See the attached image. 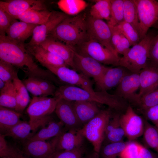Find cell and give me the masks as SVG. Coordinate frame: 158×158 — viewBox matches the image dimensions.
Returning <instances> with one entry per match:
<instances>
[{"mask_svg":"<svg viewBox=\"0 0 158 158\" xmlns=\"http://www.w3.org/2000/svg\"><path fill=\"white\" fill-rule=\"evenodd\" d=\"M120 115L119 112L113 113L107 126L105 135L120 125Z\"/></svg>","mask_w":158,"mask_h":158,"instance_id":"50","label":"cell"},{"mask_svg":"<svg viewBox=\"0 0 158 158\" xmlns=\"http://www.w3.org/2000/svg\"><path fill=\"white\" fill-rule=\"evenodd\" d=\"M16 90L13 82L5 83L0 90V106L15 109L16 107Z\"/></svg>","mask_w":158,"mask_h":158,"instance_id":"31","label":"cell"},{"mask_svg":"<svg viewBox=\"0 0 158 158\" xmlns=\"http://www.w3.org/2000/svg\"><path fill=\"white\" fill-rule=\"evenodd\" d=\"M29 53L43 66L50 65L56 66H68L61 57L44 49L40 45L25 44Z\"/></svg>","mask_w":158,"mask_h":158,"instance_id":"22","label":"cell"},{"mask_svg":"<svg viewBox=\"0 0 158 158\" xmlns=\"http://www.w3.org/2000/svg\"><path fill=\"white\" fill-rule=\"evenodd\" d=\"M15 19L0 8V35H6V31Z\"/></svg>","mask_w":158,"mask_h":158,"instance_id":"44","label":"cell"},{"mask_svg":"<svg viewBox=\"0 0 158 158\" xmlns=\"http://www.w3.org/2000/svg\"><path fill=\"white\" fill-rule=\"evenodd\" d=\"M39 45L61 57L68 66L76 71L73 62V47L51 37H47Z\"/></svg>","mask_w":158,"mask_h":158,"instance_id":"21","label":"cell"},{"mask_svg":"<svg viewBox=\"0 0 158 158\" xmlns=\"http://www.w3.org/2000/svg\"><path fill=\"white\" fill-rule=\"evenodd\" d=\"M15 19L6 32L10 39L17 43L24 44V42L32 35L34 29L37 25L18 21Z\"/></svg>","mask_w":158,"mask_h":158,"instance_id":"23","label":"cell"},{"mask_svg":"<svg viewBox=\"0 0 158 158\" xmlns=\"http://www.w3.org/2000/svg\"><path fill=\"white\" fill-rule=\"evenodd\" d=\"M85 152L83 145L71 151L56 150L48 158H83Z\"/></svg>","mask_w":158,"mask_h":158,"instance_id":"40","label":"cell"},{"mask_svg":"<svg viewBox=\"0 0 158 158\" xmlns=\"http://www.w3.org/2000/svg\"><path fill=\"white\" fill-rule=\"evenodd\" d=\"M158 104V88L143 96L140 99L138 105L143 111Z\"/></svg>","mask_w":158,"mask_h":158,"instance_id":"42","label":"cell"},{"mask_svg":"<svg viewBox=\"0 0 158 158\" xmlns=\"http://www.w3.org/2000/svg\"><path fill=\"white\" fill-rule=\"evenodd\" d=\"M109 109L101 110L78 131L92 144L94 151L99 153L105 136L106 128L113 114Z\"/></svg>","mask_w":158,"mask_h":158,"instance_id":"5","label":"cell"},{"mask_svg":"<svg viewBox=\"0 0 158 158\" xmlns=\"http://www.w3.org/2000/svg\"><path fill=\"white\" fill-rule=\"evenodd\" d=\"M55 111L67 130L78 131L83 126L75 113L73 101L59 99Z\"/></svg>","mask_w":158,"mask_h":158,"instance_id":"14","label":"cell"},{"mask_svg":"<svg viewBox=\"0 0 158 158\" xmlns=\"http://www.w3.org/2000/svg\"><path fill=\"white\" fill-rule=\"evenodd\" d=\"M33 78L38 84L43 92L44 96L52 95L54 97L57 88L54 83L45 79L38 78Z\"/></svg>","mask_w":158,"mask_h":158,"instance_id":"43","label":"cell"},{"mask_svg":"<svg viewBox=\"0 0 158 158\" xmlns=\"http://www.w3.org/2000/svg\"><path fill=\"white\" fill-rule=\"evenodd\" d=\"M21 113L10 109L0 106V130L1 134L20 123Z\"/></svg>","mask_w":158,"mask_h":158,"instance_id":"27","label":"cell"},{"mask_svg":"<svg viewBox=\"0 0 158 158\" xmlns=\"http://www.w3.org/2000/svg\"><path fill=\"white\" fill-rule=\"evenodd\" d=\"M69 16L63 12L51 11L47 21L35 27L30 40L26 44L30 46L39 45L46 39L60 23Z\"/></svg>","mask_w":158,"mask_h":158,"instance_id":"15","label":"cell"},{"mask_svg":"<svg viewBox=\"0 0 158 158\" xmlns=\"http://www.w3.org/2000/svg\"><path fill=\"white\" fill-rule=\"evenodd\" d=\"M58 100L55 97L34 96L27 109L29 122L32 123L51 115L55 111Z\"/></svg>","mask_w":158,"mask_h":158,"instance_id":"11","label":"cell"},{"mask_svg":"<svg viewBox=\"0 0 158 158\" xmlns=\"http://www.w3.org/2000/svg\"><path fill=\"white\" fill-rule=\"evenodd\" d=\"M54 97L58 99H63L72 101L94 102L107 105L119 113L126 110L128 105L126 101L114 94H111L107 91L90 92L78 87L68 84L59 86Z\"/></svg>","mask_w":158,"mask_h":158,"instance_id":"1","label":"cell"},{"mask_svg":"<svg viewBox=\"0 0 158 158\" xmlns=\"http://www.w3.org/2000/svg\"><path fill=\"white\" fill-rule=\"evenodd\" d=\"M124 137V131L120 125L105 135L103 144L105 145L123 141Z\"/></svg>","mask_w":158,"mask_h":158,"instance_id":"41","label":"cell"},{"mask_svg":"<svg viewBox=\"0 0 158 158\" xmlns=\"http://www.w3.org/2000/svg\"><path fill=\"white\" fill-rule=\"evenodd\" d=\"M140 86L139 73H131L123 78L117 87L114 94L127 102L139 105L140 99L137 92Z\"/></svg>","mask_w":158,"mask_h":158,"instance_id":"13","label":"cell"},{"mask_svg":"<svg viewBox=\"0 0 158 158\" xmlns=\"http://www.w3.org/2000/svg\"><path fill=\"white\" fill-rule=\"evenodd\" d=\"M25 44L14 42L6 35H0V59L20 68L26 76L35 77L41 68L35 62Z\"/></svg>","mask_w":158,"mask_h":158,"instance_id":"2","label":"cell"},{"mask_svg":"<svg viewBox=\"0 0 158 158\" xmlns=\"http://www.w3.org/2000/svg\"><path fill=\"white\" fill-rule=\"evenodd\" d=\"M137 7L140 40L151 26L158 22V1L134 0Z\"/></svg>","mask_w":158,"mask_h":158,"instance_id":"6","label":"cell"},{"mask_svg":"<svg viewBox=\"0 0 158 158\" xmlns=\"http://www.w3.org/2000/svg\"><path fill=\"white\" fill-rule=\"evenodd\" d=\"M142 145L134 141L129 143L122 154L121 158H137Z\"/></svg>","mask_w":158,"mask_h":158,"instance_id":"45","label":"cell"},{"mask_svg":"<svg viewBox=\"0 0 158 158\" xmlns=\"http://www.w3.org/2000/svg\"><path fill=\"white\" fill-rule=\"evenodd\" d=\"M44 2L40 0L0 1V8L14 18L29 10L47 9Z\"/></svg>","mask_w":158,"mask_h":158,"instance_id":"19","label":"cell"},{"mask_svg":"<svg viewBox=\"0 0 158 158\" xmlns=\"http://www.w3.org/2000/svg\"><path fill=\"white\" fill-rule=\"evenodd\" d=\"M51 11L46 9H31L27 11L14 18L26 23L41 25L47 20Z\"/></svg>","mask_w":158,"mask_h":158,"instance_id":"28","label":"cell"},{"mask_svg":"<svg viewBox=\"0 0 158 158\" xmlns=\"http://www.w3.org/2000/svg\"><path fill=\"white\" fill-rule=\"evenodd\" d=\"M85 158H99V153L94 151L88 154Z\"/></svg>","mask_w":158,"mask_h":158,"instance_id":"53","label":"cell"},{"mask_svg":"<svg viewBox=\"0 0 158 158\" xmlns=\"http://www.w3.org/2000/svg\"><path fill=\"white\" fill-rule=\"evenodd\" d=\"M154 36L152 33H147L120 58L118 66L124 67L132 73H139L147 65L150 45Z\"/></svg>","mask_w":158,"mask_h":158,"instance_id":"4","label":"cell"},{"mask_svg":"<svg viewBox=\"0 0 158 158\" xmlns=\"http://www.w3.org/2000/svg\"><path fill=\"white\" fill-rule=\"evenodd\" d=\"M147 120L158 128V104L151 107L143 111Z\"/></svg>","mask_w":158,"mask_h":158,"instance_id":"47","label":"cell"},{"mask_svg":"<svg viewBox=\"0 0 158 158\" xmlns=\"http://www.w3.org/2000/svg\"><path fill=\"white\" fill-rule=\"evenodd\" d=\"M130 46L127 39L123 34L121 39L115 48L116 52L123 56L126 54L129 51Z\"/></svg>","mask_w":158,"mask_h":158,"instance_id":"49","label":"cell"},{"mask_svg":"<svg viewBox=\"0 0 158 158\" xmlns=\"http://www.w3.org/2000/svg\"><path fill=\"white\" fill-rule=\"evenodd\" d=\"M44 67L64 84L77 86L90 92L95 91L93 88V83L89 78L68 66L47 65Z\"/></svg>","mask_w":158,"mask_h":158,"instance_id":"8","label":"cell"},{"mask_svg":"<svg viewBox=\"0 0 158 158\" xmlns=\"http://www.w3.org/2000/svg\"><path fill=\"white\" fill-rule=\"evenodd\" d=\"M126 68L121 66L108 67L101 79L95 83L96 91H107L117 87L123 78L130 73Z\"/></svg>","mask_w":158,"mask_h":158,"instance_id":"20","label":"cell"},{"mask_svg":"<svg viewBox=\"0 0 158 158\" xmlns=\"http://www.w3.org/2000/svg\"><path fill=\"white\" fill-rule=\"evenodd\" d=\"M16 93V107L15 111L21 113L30 101L28 91L18 78L13 80Z\"/></svg>","mask_w":158,"mask_h":158,"instance_id":"29","label":"cell"},{"mask_svg":"<svg viewBox=\"0 0 158 158\" xmlns=\"http://www.w3.org/2000/svg\"><path fill=\"white\" fill-rule=\"evenodd\" d=\"M111 16L108 24L115 26L124 21V0H110Z\"/></svg>","mask_w":158,"mask_h":158,"instance_id":"37","label":"cell"},{"mask_svg":"<svg viewBox=\"0 0 158 158\" xmlns=\"http://www.w3.org/2000/svg\"><path fill=\"white\" fill-rule=\"evenodd\" d=\"M87 20L85 13L69 16L60 23L48 37L74 48L75 46H81L88 39Z\"/></svg>","mask_w":158,"mask_h":158,"instance_id":"3","label":"cell"},{"mask_svg":"<svg viewBox=\"0 0 158 158\" xmlns=\"http://www.w3.org/2000/svg\"><path fill=\"white\" fill-rule=\"evenodd\" d=\"M67 130L64 125L61 121H54L53 120L47 125L41 128V129L25 141L35 140H46L58 136Z\"/></svg>","mask_w":158,"mask_h":158,"instance_id":"26","label":"cell"},{"mask_svg":"<svg viewBox=\"0 0 158 158\" xmlns=\"http://www.w3.org/2000/svg\"><path fill=\"white\" fill-rule=\"evenodd\" d=\"M129 141H123L102 145L99 153V158H119L128 146Z\"/></svg>","mask_w":158,"mask_h":158,"instance_id":"30","label":"cell"},{"mask_svg":"<svg viewBox=\"0 0 158 158\" xmlns=\"http://www.w3.org/2000/svg\"><path fill=\"white\" fill-rule=\"evenodd\" d=\"M73 62L76 71L90 78L95 83L103 76L108 67L92 58L78 52L73 48Z\"/></svg>","mask_w":158,"mask_h":158,"instance_id":"9","label":"cell"},{"mask_svg":"<svg viewBox=\"0 0 158 158\" xmlns=\"http://www.w3.org/2000/svg\"><path fill=\"white\" fill-rule=\"evenodd\" d=\"M18 78L15 66L11 64L0 59V79L5 83L13 82Z\"/></svg>","mask_w":158,"mask_h":158,"instance_id":"39","label":"cell"},{"mask_svg":"<svg viewBox=\"0 0 158 158\" xmlns=\"http://www.w3.org/2000/svg\"><path fill=\"white\" fill-rule=\"evenodd\" d=\"M97 103L88 101H73L74 109L79 121L83 126L96 116L101 110Z\"/></svg>","mask_w":158,"mask_h":158,"instance_id":"24","label":"cell"},{"mask_svg":"<svg viewBox=\"0 0 158 158\" xmlns=\"http://www.w3.org/2000/svg\"><path fill=\"white\" fill-rule=\"evenodd\" d=\"M53 119L50 115L34 122L30 123L22 121L3 134L17 140H27L33 135L35 132L40 128L47 125Z\"/></svg>","mask_w":158,"mask_h":158,"instance_id":"16","label":"cell"},{"mask_svg":"<svg viewBox=\"0 0 158 158\" xmlns=\"http://www.w3.org/2000/svg\"><path fill=\"white\" fill-rule=\"evenodd\" d=\"M138 95L141 98L158 88V66L150 61L140 71Z\"/></svg>","mask_w":158,"mask_h":158,"instance_id":"18","label":"cell"},{"mask_svg":"<svg viewBox=\"0 0 158 158\" xmlns=\"http://www.w3.org/2000/svg\"><path fill=\"white\" fill-rule=\"evenodd\" d=\"M150 61L158 66V33L151 42L149 55Z\"/></svg>","mask_w":158,"mask_h":158,"instance_id":"48","label":"cell"},{"mask_svg":"<svg viewBox=\"0 0 158 158\" xmlns=\"http://www.w3.org/2000/svg\"><path fill=\"white\" fill-rule=\"evenodd\" d=\"M79 53L89 56L102 64L118 66L120 58L118 54L98 42L88 39L80 46Z\"/></svg>","mask_w":158,"mask_h":158,"instance_id":"7","label":"cell"},{"mask_svg":"<svg viewBox=\"0 0 158 158\" xmlns=\"http://www.w3.org/2000/svg\"><path fill=\"white\" fill-rule=\"evenodd\" d=\"M58 136L47 141L41 140L25 141L23 151L31 158H48L56 149Z\"/></svg>","mask_w":158,"mask_h":158,"instance_id":"17","label":"cell"},{"mask_svg":"<svg viewBox=\"0 0 158 158\" xmlns=\"http://www.w3.org/2000/svg\"><path fill=\"white\" fill-rule=\"evenodd\" d=\"M22 81L27 90L34 96H44L42 90L33 78H27Z\"/></svg>","mask_w":158,"mask_h":158,"instance_id":"46","label":"cell"},{"mask_svg":"<svg viewBox=\"0 0 158 158\" xmlns=\"http://www.w3.org/2000/svg\"><path fill=\"white\" fill-rule=\"evenodd\" d=\"M124 113L121 114L120 123L126 137L129 141L143 135L144 120L138 115L130 105L127 107Z\"/></svg>","mask_w":158,"mask_h":158,"instance_id":"12","label":"cell"},{"mask_svg":"<svg viewBox=\"0 0 158 158\" xmlns=\"http://www.w3.org/2000/svg\"><path fill=\"white\" fill-rule=\"evenodd\" d=\"M123 16L124 21L131 24L139 32V23L138 11L134 0H124Z\"/></svg>","mask_w":158,"mask_h":158,"instance_id":"36","label":"cell"},{"mask_svg":"<svg viewBox=\"0 0 158 158\" xmlns=\"http://www.w3.org/2000/svg\"><path fill=\"white\" fill-rule=\"evenodd\" d=\"M5 85V83L1 79H0V89L3 88Z\"/></svg>","mask_w":158,"mask_h":158,"instance_id":"54","label":"cell"},{"mask_svg":"<svg viewBox=\"0 0 158 158\" xmlns=\"http://www.w3.org/2000/svg\"><path fill=\"white\" fill-rule=\"evenodd\" d=\"M0 134V157L1 158H31L18 148L10 145Z\"/></svg>","mask_w":158,"mask_h":158,"instance_id":"35","label":"cell"},{"mask_svg":"<svg viewBox=\"0 0 158 158\" xmlns=\"http://www.w3.org/2000/svg\"><path fill=\"white\" fill-rule=\"evenodd\" d=\"M84 137L78 131H68L58 136L56 149L71 151L83 145Z\"/></svg>","mask_w":158,"mask_h":158,"instance_id":"25","label":"cell"},{"mask_svg":"<svg viewBox=\"0 0 158 158\" xmlns=\"http://www.w3.org/2000/svg\"><path fill=\"white\" fill-rule=\"evenodd\" d=\"M87 21L88 40L95 41L117 53L111 43V31L108 23L103 20L96 19L90 16L87 18Z\"/></svg>","mask_w":158,"mask_h":158,"instance_id":"10","label":"cell"},{"mask_svg":"<svg viewBox=\"0 0 158 158\" xmlns=\"http://www.w3.org/2000/svg\"><path fill=\"white\" fill-rule=\"evenodd\" d=\"M116 26L128 40L130 46L136 44L140 41L138 32L130 24L123 21Z\"/></svg>","mask_w":158,"mask_h":158,"instance_id":"38","label":"cell"},{"mask_svg":"<svg viewBox=\"0 0 158 158\" xmlns=\"http://www.w3.org/2000/svg\"><path fill=\"white\" fill-rule=\"evenodd\" d=\"M111 11L110 0H97L91 7L90 16L96 19H105L109 21L110 18Z\"/></svg>","mask_w":158,"mask_h":158,"instance_id":"33","label":"cell"},{"mask_svg":"<svg viewBox=\"0 0 158 158\" xmlns=\"http://www.w3.org/2000/svg\"><path fill=\"white\" fill-rule=\"evenodd\" d=\"M143 135L145 147L153 149L158 154V128L144 120Z\"/></svg>","mask_w":158,"mask_h":158,"instance_id":"34","label":"cell"},{"mask_svg":"<svg viewBox=\"0 0 158 158\" xmlns=\"http://www.w3.org/2000/svg\"><path fill=\"white\" fill-rule=\"evenodd\" d=\"M109 25L111 31V43L115 49L120 40L123 34L116 26Z\"/></svg>","mask_w":158,"mask_h":158,"instance_id":"51","label":"cell"},{"mask_svg":"<svg viewBox=\"0 0 158 158\" xmlns=\"http://www.w3.org/2000/svg\"><path fill=\"white\" fill-rule=\"evenodd\" d=\"M57 5L63 12L73 16L80 14L87 6L86 2L83 0H60Z\"/></svg>","mask_w":158,"mask_h":158,"instance_id":"32","label":"cell"},{"mask_svg":"<svg viewBox=\"0 0 158 158\" xmlns=\"http://www.w3.org/2000/svg\"><path fill=\"white\" fill-rule=\"evenodd\" d=\"M137 158H158V155L142 145Z\"/></svg>","mask_w":158,"mask_h":158,"instance_id":"52","label":"cell"}]
</instances>
